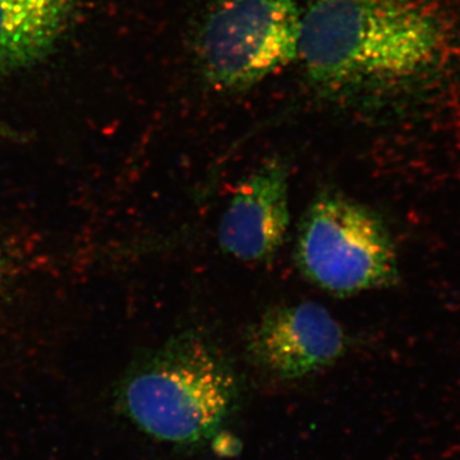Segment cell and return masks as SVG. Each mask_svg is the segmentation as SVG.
Masks as SVG:
<instances>
[{"label": "cell", "instance_id": "cell-1", "mask_svg": "<svg viewBox=\"0 0 460 460\" xmlns=\"http://www.w3.org/2000/svg\"><path fill=\"white\" fill-rule=\"evenodd\" d=\"M445 39L423 0H316L302 14L298 58L320 93L353 100L429 71Z\"/></svg>", "mask_w": 460, "mask_h": 460}, {"label": "cell", "instance_id": "cell-2", "mask_svg": "<svg viewBox=\"0 0 460 460\" xmlns=\"http://www.w3.org/2000/svg\"><path fill=\"white\" fill-rule=\"evenodd\" d=\"M242 381L226 350L204 330L181 332L124 383L128 419L156 440L204 444L238 410Z\"/></svg>", "mask_w": 460, "mask_h": 460}, {"label": "cell", "instance_id": "cell-3", "mask_svg": "<svg viewBox=\"0 0 460 460\" xmlns=\"http://www.w3.org/2000/svg\"><path fill=\"white\" fill-rule=\"evenodd\" d=\"M305 279L335 296L394 286L398 255L386 224L372 208L326 190L302 215L295 247Z\"/></svg>", "mask_w": 460, "mask_h": 460}, {"label": "cell", "instance_id": "cell-4", "mask_svg": "<svg viewBox=\"0 0 460 460\" xmlns=\"http://www.w3.org/2000/svg\"><path fill=\"white\" fill-rule=\"evenodd\" d=\"M302 13L296 0H210L195 31L206 83L241 93L298 57Z\"/></svg>", "mask_w": 460, "mask_h": 460}, {"label": "cell", "instance_id": "cell-5", "mask_svg": "<svg viewBox=\"0 0 460 460\" xmlns=\"http://www.w3.org/2000/svg\"><path fill=\"white\" fill-rule=\"evenodd\" d=\"M344 326L323 305L293 302L269 308L246 330L248 361L269 376L298 380L344 356Z\"/></svg>", "mask_w": 460, "mask_h": 460}, {"label": "cell", "instance_id": "cell-6", "mask_svg": "<svg viewBox=\"0 0 460 460\" xmlns=\"http://www.w3.org/2000/svg\"><path fill=\"white\" fill-rule=\"evenodd\" d=\"M289 189L290 166L281 157L266 160L239 181L217 226L220 250L246 263L274 259L292 223Z\"/></svg>", "mask_w": 460, "mask_h": 460}, {"label": "cell", "instance_id": "cell-7", "mask_svg": "<svg viewBox=\"0 0 460 460\" xmlns=\"http://www.w3.org/2000/svg\"><path fill=\"white\" fill-rule=\"evenodd\" d=\"M77 0H0V72L40 62L68 29Z\"/></svg>", "mask_w": 460, "mask_h": 460}, {"label": "cell", "instance_id": "cell-8", "mask_svg": "<svg viewBox=\"0 0 460 460\" xmlns=\"http://www.w3.org/2000/svg\"><path fill=\"white\" fill-rule=\"evenodd\" d=\"M3 274H4V260H3L2 252H0V279H2Z\"/></svg>", "mask_w": 460, "mask_h": 460}]
</instances>
